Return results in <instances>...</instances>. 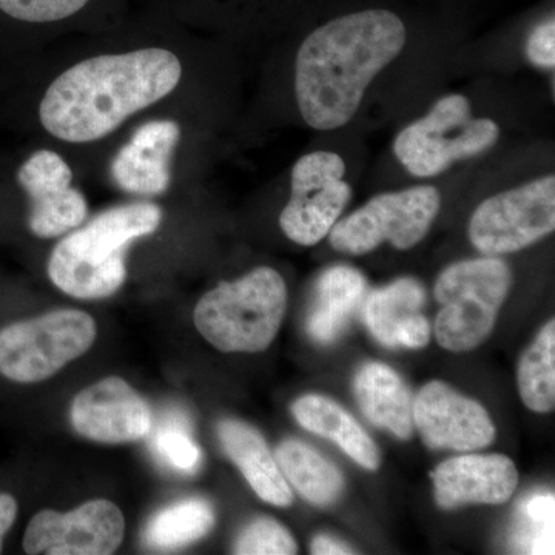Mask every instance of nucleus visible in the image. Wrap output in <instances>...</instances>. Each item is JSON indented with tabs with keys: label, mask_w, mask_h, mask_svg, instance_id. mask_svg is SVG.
<instances>
[{
	"label": "nucleus",
	"mask_w": 555,
	"mask_h": 555,
	"mask_svg": "<svg viewBox=\"0 0 555 555\" xmlns=\"http://www.w3.org/2000/svg\"><path fill=\"white\" fill-rule=\"evenodd\" d=\"M406 38L403 21L387 10L357 11L310 33L295 60V98L305 122L320 131L347 126Z\"/></svg>",
	"instance_id": "f257e3e1"
},
{
	"label": "nucleus",
	"mask_w": 555,
	"mask_h": 555,
	"mask_svg": "<svg viewBox=\"0 0 555 555\" xmlns=\"http://www.w3.org/2000/svg\"><path fill=\"white\" fill-rule=\"evenodd\" d=\"M181 79V61L166 49L89 57L47 87L38 119L47 133L69 144L100 141L130 116L166 100Z\"/></svg>",
	"instance_id": "f03ea898"
},
{
	"label": "nucleus",
	"mask_w": 555,
	"mask_h": 555,
	"mask_svg": "<svg viewBox=\"0 0 555 555\" xmlns=\"http://www.w3.org/2000/svg\"><path fill=\"white\" fill-rule=\"evenodd\" d=\"M160 221L163 210L152 203L102 211L54 247L49 261L51 283L73 298L101 299L116 294L127 280V247L155 233Z\"/></svg>",
	"instance_id": "7ed1b4c3"
},
{
	"label": "nucleus",
	"mask_w": 555,
	"mask_h": 555,
	"mask_svg": "<svg viewBox=\"0 0 555 555\" xmlns=\"http://www.w3.org/2000/svg\"><path fill=\"white\" fill-rule=\"evenodd\" d=\"M287 308V287L272 268H257L207 292L195 326L221 352H262L272 345Z\"/></svg>",
	"instance_id": "20e7f679"
},
{
	"label": "nucleus",
	"mask_w": 555,
	"mask_h": 555,
	"mask_svg": "<svg viewBox=\"0 0 555 555\" xmlns=\"http://www.w3.org/2000/svg\"><path fill=\"white\" fill-rule=\"evenodd\" d=\"M513 286V272L499 257L466 259L449 266L437 278L438 345L467 352L488 339Z\"/></svg>",
	"instance_id": "39448f33"
},
{
	"label": "nucleus",
	"mask_w": 555,
	"mask_h": 555,
	"mask_svg": "<svg viewBox=\"0 0 555 555\" xmlns=\"http://www.w3.org/2000/svg\"><path fill=\"white\" fill-rule=\"evenodd\" d=\"M499 139L495 120L476 118L465 94L452 93L397 134L393 153L412 177L434 178L459 160L483 155Z\"/></svg>",
	"instance_id": "423d86ee"
},
{
	"label": "nucleus",
	"mask_w": 555,
	"mask_h": 555,
	"mask_svg": "<svg viewBox=\"0 0 555 555\" xmlns=\"http://www.w3.org/2000/svg\"><path fill=\"white\" fill-rule=\"evenodd\" d=\"M96 339V323L82 310H56L0 331V374L38 383L82 357Z\"/></svg>",
	"instance_id": "0eeeda50"
},
{
	"label": "nucleus",
	"mask_w": 555,
	"mask_h": 555,
	"mask_svg": "<svg viewBox=\"0 0 555 555\" xmlns=\"http://www.w3.org/2000/svg\"><path fill=\"white\" fill-rule=\"evenodd\" d=\"M441 207L440 192L433 185H418L379 193L328 233L331 246L339 254H371L390 243L398 250L415 247L429 232Z\"/></svg>",
	"instance_id": "6e6552de"
},
{
	"label": "nucleus",
	"mask_w": 555,
	"mask_h": 555,
	"mask_svg": "<svg viewBox=\"0 0 555 555\" xmlns=\"http://www.w3.org/2000/svg\"><path fill=\"white\" fill-rule=\"evenodd\" d=\"M555 229V177L532 179L485 199L469 221V240L485 257L516 254Z\"/></svg>",
	"instance_id": "1a4fd4ad"
},
{
	"label": "nucleus",
	"mask_w": 555,
	"mask_h": 555,
	"mask_svg": "<svg viewBox=\"0 0 555 555\" xmlns=\"http://www.w3.org/2000/svg\"><path fill=\"white\" fill-rule=\"evenodd\" d=\"M345 177L346 164L338 153L318 150L295 163L291 196L280 215L288 240L310 247L326 238L352 199Z\"/></svg>",
	"instance_id": "9d476101"
},
{
	"label": "nucleus",
	"mask_w": 555,
	"mask_h": 555,
	"mask_svg": "<svg viewBox=\"0 0 555 555\" xmlns=\"http://www.w3.org/2000/svg\"><path fill=\"white\" fill-rule=\"evenodd\" d=\"M11 179L27 199L28 229L38 238H60L86 221L89 204L73 188V171L60 153L36 150L11 171Z\"/></svg>",
	"instance_id": "9b49d317"
},
{
	"label": "nucleus",
	"mask_w": 555,
	"mask_h": 555,
	"mask_svg": "<svg viewBox=\"0 0 555 555\" xmlns=\"http://www.w3.org/2000/svg\"><path fill=\"white\" fill-rule=\"evenodd\" d=\"M126 520L115 503L93 500L72 513L40 511L24 537L27 554L108 555L118 550Z\"/></svg>",
	"instance_id": "f8f14e48"
},
{
	"label": "nucleus",
	"mask_w": 555,
	"mask_h": 555,
	"mask_svg": "<svg viewBox=\"0 0 555 555\" xmlns=\"http://www.w3.org/2000/svg\"><path fill=\"white\" fill-rule=\"evenodd\" d=\"M414 425L430 449L477 451L491 447L495 425L476 400L441 382L427 383L414 400Z\"/></svg>",
	"instance_id": "ddd939ff"
},
{
	"label": "nucleus",
	"mask_w": 555,
	"mask_h": 555,
	"mask_svg": "<svg viewBox=\"0 0 555 555\" xmlns=\"http://www.w3.org/2000/svg\"><path fill=\"white\" fill-rule=\"evenodd\" d=\"M72 425L80 436L100 443L144 440L153 426L152 409L122 378L108 377L78 393Z\"/></svg>",
	"instance_id": "4468645a"
},
{
	"label": "nucleus",
	"mask_w": 555,
	"mask_h": 555,
	"mask_svg": "<svg viewBox=\"0 0 555 555\" xmlns=\"http://www.w3.org/2000/svg\"><path fill=\"white\" fill-rule=\"evenodd\" d=\"M181 139L177 120L155 119L134 131L109 166L113 182L137 196H159L171 182V156Z\"/></svg>",
	"instance_id": "2eb2a0df"
},
{
	"label": "nucleus",
	"mask_w": 555,
	"mask_h": 555,
	"mask_svg": "<svg viewBox=\"0 0 555 555\" xmlns=\"http://www.w3.org/2000/svg\"><path fill=\"white\" fill-rule=\"evenodd\" d=\"M436 502L441 509L463 505H502L518 485L517 467L505 455H462L434 470Z\"/></svg>",
	"instance_id": "dca6fc26"
},
{
	"label": "nucleus",
	"mask_w": 555,
	"mask_h": 555,
	"mask_svg": "<svg viewBox=\"0 0 555 555\" xmlns=\"http://www.w3.org/2000/svg\"><path fill=\"white\" fill-rule=\"evenodd\" d=\"M366 278L349 266H334L318 276L308 315V334L318 345H332L363 308Z\"/></svg>",
	"instance_id": "f3484780"
},
{
	"label": "nucleus",
	"mask_w": 555,
	"mask_h": 555,
	"mask_svg": "<svg viewBox=\"0 0 555 555\" xmlns=\"http://www.w3.org/2000/svg\"><path fill=\"white\" fill-rule=\"evenodd\" d=\"M218 437L225 454L240 467L259 499L280 507L292 505L294 494L291 486L255 427L240 420H222L218 425Z\"/></svg>",
	"instance_id": "a211bd4d"
},
{
	"label": "nucleus",
	"mask_w": 555,
	"mask_h": 555,
	"mask_svg": "<svg viewBox=\"0 0 555 555\" xmlns=\"http://www.w3.org/2000/svg\"><path fill=\"white\" fill-rule=\"evenodd\" d=\"M353 393L361 412L372 425L389 430L400 440L414 430V400L411 390L393 369L367 363L353 379Z\"/></svg>",
	"instance_id": "6ab92c4d"
},
{
	"label": "nucleus",
	"mask_w": 555,
	"mask_h": 555,
	"mask_svg": "<svg viewBox=\"0 0 555 555\" xmlns=\"http://www.w3.org/2000/svg\"><path fill=\"white\" fill-rule=\"evenodd\" d=\"M295 420L309 433L337 443L353 462L367 470H378L379 452L366 430L331 398L306 396L292 406Z\"/></svg>",
	"instance_id": "aec40b11"
},
{
	"label": "nucleus",
	"mask_w": 555,
	"mask_h": 555,
	"mask_svg": "<svg viewBox=\"0 0 555 555\" xmlns=\"http://www.w3.org/2000/svg\"><path fill=\"white\" fill-rule=\"evenodd\" d=\"M278 466L287 483L318 506L332 505L345 488L341 473L320 452L298 440H286L275 454Z\"/></svg>",
	"instance_id": "412c9836"
},
{
	"label": "nucleus",
	"mask_w": 555,
	"mask_h": 555,
	"mask_svg": "<svg viewBox=\"0 0 555 555\" xmlns=\"http://www.w3.org/2000/svg\"><path fill=\"white\" fill-rule=\"evenodd\" d=\"M425 302V287L414 278H400L385 287L367 292L361 312L374 338L383 346L396 349L398 327L408 318L422 312Z\"/></svg>",
	"instance_id": "4be33fe9"
},
{
	"label": "nucleus",
	"mask_w": 555,
	"mask_h": 555,
	"mask_svg": "<svg viewBox=\"0 0 555 555\" xmlns=\"http://www.w3.org/2000/svg\"><path fill=\"white\" fill-rule=\"evenodd\" d=\"M215 525L214 507L203 499H188L164 507L144 529L150 550L169 551L203 539Z\"/></svg>",
	"instance_id": "5701e85b"
},
{
	"label": "nucleus",
	"mask_w": 555,
	"mask_h": 555,
	"mask_svg": "<svg viewBox=\"0 0 555 555\" xmlns=\"http://www.w3.org/2000/svg\"><path fill=\"white\" fill-rule=\"evenodd\" d=\"M518 390L525 406L539 414L555 408V321L529 346L518 366Z\"/></svg>",
	"instance_id": "b1692460"
},
{
	"label": "nucleus",
	"mask_w": 555,
	"mask_h": 555,
	"mask_svg": "<svg viewBox=\"0 0 555 555\" xmlns=\"http://www.w3.org/2000/svg\"><path fill=\"white\" fill-rule=\"evenodd\" d=\"M152 448L160 462L182 473H196L203 460V452L190 436L188 418L182 414H169L153 427Z\"/></svg>",
	"instance_id": "393cba45"
},
{
	"label": "nucleus",
	"mask_w": 555,
	"mask_h": 555,
	"mask_svg": "<svg viewBox=\"0 0 555 555\" xmlns=\"http://www.w3.org/2000/svg\"><path fill=\"white\" fill-rule=\"evenodd\" d=\"M518 546L531 554H554V495H532L520 506Z\"/></svg>",
	"instance_id": "a878e982"
},
{
	"label": "nucleus",
	"mask_w": 555,
	"mask_h": 555,
	"mask_svg": "<svg viewBox=\"0 0 555 555\" xmlns=\"http://www.w3.org/2000/svg\"><path fill=\"white\" fill-rule=\"evenodd\" d=\"M233 553L240 555H291L298 553L297 542L283 525L268 517L251 521L236 539Z\"/></svg>",
	"instance_id": "bb28decb"
},
{
	"label": "nucleus",
	"mask_w": 555,
	"mask_h": 555,
	"mask_svg": "<svg viewBox=\"0 0 555 555\" xmlns=\"http://www.w3.org/2000/svg\"><path fill=\"white\" fill-rule=\"evenodd\" d=\"M90 0H0V20L10 24L39 25L67 20Z\"/></svg>",
	"instance_id": "cd10ccee"
},
{
	"label": "nucleus",
	"mask_w": 555,
	"mask_h": 555,
	"mask_svg": "<svg viewBox=\"0 0 555 555\" xmlns=\"http://www.w3.org/2000/svg\"><path fill=\"white\" fill-rule=\"evenodd\" d=\"M526 57L539 68L555 67V21L554 17L537 25L526 40Z\"/></svg>",
	"instance_id": "c85d7f7f"
},
{
	"label": "nucleus",
	"mask_w": 555,
	"mask_h": 555,
	"mask_svg": "<svg viewBox=\"0 0 555 555\" xmlns=\"http://www.w3.org/2000/svg\"><path fill=\"white\" fill-rule=\"evenodd\" d=\"M430 338L429 323L422 313L408 318L396 334L397 347L403 346L408 349H423Z\"/></svg>",
	"instance_id": "c756f323"
},
{
	"label": "nucleus",
	"mask_w": 555,
	"mask_h": 555,
	"mask_svg": "<svg viewBox=\"0 0 555 555\" xmlns=\"http://www.w3.org/2000/svg\"><path fill=\"white\" fill-rule=\"evenodd\" d=\"M17 517V502L13 495L0 494V553H2V540Z\"/></svg>",
	"instance_id": "7c9ffc66"
},
{
	"label": "nucleus",
	"mask_w": 555,
	"mask_h": 555,
	"mask_svg": "<svg viewBox=\"0 0 555 555\" xmlns=\"http://www.w3.org/2000/svg\"><path fill=\"white\" fill-rule=\"evenodd\" d=\"M310 553L315 555L353 554V550L331 535H317L310 545Z\"/></svg>",
	"instance_id": "2f4dec72"
}]
</instances>
